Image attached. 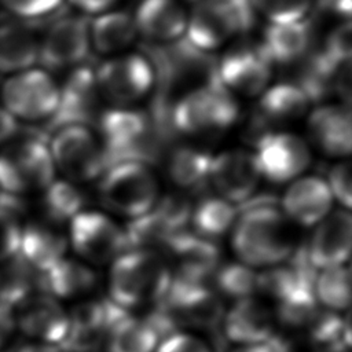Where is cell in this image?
I'll return each instance as SVG.
<instances>
[{
  "mask_svg": "<svg viewBox=\"0 0 352 352\" xmlns=\"http://www.w3.org/2000/svg\"><path fill=\"white\" fill-rule=\"evenodd\" d=\"M231 230L236 257L252 268L282 264L297 248L292 224L275 208L272 198H249L243 202Z\"/></svg>",
  "mask_w": 352,
  "mask_h": 352,
  "instance_id": "1",
  "label": "cell"
},
{
  "mask_svg": "<svg viewBox=\"0 0 352 352\" xmlns=\"http://www.w3.org/2000/svg\"><path fill=\"white\" fill-rule=\"evenodd\" d=\"M170 270L164 257L153 250H126L109 272V300L129 311L158 302L169 285Z\"/></svg>",
  "mask_w": 352,
  "mask_h": 352,
  "instance_id": "2",
  "label": "cell"
},
{
  "mask_svg": "<svg viewBox=\"0 0 352 352\" xmlns=\"http://www.w3.org/2000/svg\"><path fill=\"white\" fill-rule=\"evenodd\" d=\"M239 106L228 89L212 80L186 92L176 103L172 122L177 132L190 136L214 135L231 128Z\"/></svg>",
  "mask_w": 352,
  "mask_h": 352,
  "instance_id": "3",
  "label": "cell"
},
{
  "mask_svg": "<svg viewBox=\"0 0 352 352\" xmlns=\"http://www.w3.org/2000/svg\"><path fill=\"white\" fill-rule=\"evenodd\" d=\"M48 143L41 138L10 140L0 147V192L26 197L41 192L55 180Z\"/></svg>",
  "mask_w": 352,
  "mask_h": 352,
  "instance_id": "4",
  "label": "cell"
},
{
  "mask_svg": "<svg viewBox=\"0 0 352 352\" xmlns=\"http://www.w3.org/2000/svg\"><path fill=\"white\" fill-rule=\"evenodd\" d=\"M102 205L124 217L136 219L150 212L158 199V182L147 164L121 161L110 165L99 183Z\"/></svg>",
  "mask_w": 352,
  "mask_h": 352,
  "instance_id": "5",
  "label": "cell"
},
{
  "mask_svg": "<svg viewBox=\"0 0 352 352\" xmlns=\"http://www.w3.org/2000/svg\"><path fill=\"white\" fill-rule=\"evenodd\" d=\"M252 19L249 0H201L187 12L184 34L194 50L209 52L242 34Z\"/></svg>",
  "mask_w": 352,
  "mask_h": 352,
  "instance_id": "6",
  "label": "cell"
},
{
  "mask_svg": "<svg viewBox=\"0 0 352 352\" xmlns=\"http://www.w3.org/2000/svg\"><path fill=\"white\" fill-rule=\"evenodd\" d=\"M147 117L129 107H114L99 116V142L107 168L121 161L151 162L154 146Z\"/></svg>",
  "mask_w": 352,
  "mask_h": 352,
  "instance_id": "7",
  "label": "cell"
},
{
  "mask_svg": "<svg viewBox=\"0 0 352 352\" xmlns=\"http://www.w3.org/2000/svg\"><path fill=\"white\" fill-rule=\"evenodd\" d=\"M48 148L55 170L67 182H91L107 169L100 142L87 125H65L55 129Z\"/></svg>",
  "mask_w": 352,
  "mask_h": 352,
  "instance_id": "8",
  "label": "cell"
},
{
  "mask_svg": "<svg viewBox=\"0 0 352 352\" xmlns=\"http://www.w3.org/2000/svg\"><path fill=\"white\" fill-rule=\"evenodd\" d=\"M3 109L16 121L51 120L59 103V87L52 76L37 67L11 74L1 87Z\"/></svg>",
  "mask_w": 352,
  "mask_h": 352,
  "instance_id": "9",
  "label": "cell"
},
{
  "mask_svg": "<svg viewBox=\"0 0 352 352\" xmlns=\"http://www.w3.org/2000/svg\"><path fill=\"white\" fill-rule=\"evenodd\" d=\"M100 96L117 107H128L144 98L155 82V70L142 54L124 52L106 59L95 70Z\"/></svg>",
  "mask_w": 352,
  "mask_h": 352,
  "instance_id": "10",
  "label": "cell"
},
{
  "mask_svg": "<svg viewBox=\"0 0 352 352\" xmlns=\"http://www.w3.org/2000/svg\"><path fill=\"white\" fill-rule=\"evenodd\" d=\"M67 241L84 261L95 265L110 264L128 250L124 228L96 210H81L70 220Z\"/></svg>",
  "mask_w": 352,
  "mask_h": 352,
  "instance_id": "11",
  "label": "cell"
},
{
  "mask_svg": "<svg viewBox=\"0 0 352 352\" xmlns=\"http://www.w3.org/2000/svg\"><path fill=\"white\" fill-rule=\"evenodd\" d=\"M260 176L274 184L292 183L311 164L307 142L292 132H265L256 142L253 153Z\"/></svg>",
  "mask_w": 352,
  "mask_h": 352,
  "instance_id": "12",
  "label": "cell"
},
{
  "mask_svg": "<svg viewBox=\"0 0 352 352\" xmlns=\"http://www.w3.org/2000/svg\"><path fill=\"white\" fill-rule=\"evenodd\" d=\"M126 312L109 298L78 304L69 314L67 333L59 346L65 352H99L111 326Z\"/></svg>",
  "mask_w": 352,
  "mask_h": 352,
  "instance_id": "13",
  "label": "cell"
},
{
  "mask_svg": "<svg viewBox=\"0 0 352 352\" xmlns=\"http://www.w3.org/2000/svg\"><path fill=\"white\" fill-rule=\"evenodd\" d=\"M91 50L89 23L82 16H65L55 21L38 41V60L44 70L77 67Z\"/></svg>",
  "mask_w": 352,
  "mask_h": 352,
  "instance_id": "14",
  "label": "cell"
},
{
  "mask_svg": "<svg viewBox=\"0 0 352 352\" xmlns=\"http://www.w3.org/2000/svg\"><path fill=\"white\" fill-rule=\"evenodd\" d=\"M260 179L256 158L250 151L234 148L212 155L209 182L219 197L234 205L252 198Z\"/></svg>",
  "mask_w": 352,
  "mask_h": 352,
  "instance_id": "15",
  "label": "cell"
},
{
  "mask_svg": "<svg viewBox=\"0 0 352 352\" xmlns=\"http://www.w3.org/2000/svg\"><path fill=\"white\" fill-rule=\"evenodd\" d=\"M14 309L16 330L33 342L59 345L66 337L69 314L55 297L37 292Z\"/></svg>",
  "mask_w": 352,
  "mask_h": 352,
  "instance_id": "16",
  "label": "cell"
},
{
  "mask_svg": "<svg viewBox=\"0 0 352 352\" xmlns=\"http://www.w3.org/2000/svg\"><path fill=\"white\" fill-rule=\"evenodd\" d=\"M172 261L170 276L199 285H209L220 265V252L213 241L192 231L179 232L166 248Z\"/></svg>",
  "mask_w": 352,
  "mask_h": 352,
  "instance_id": "17",
  "label": "cell"
},
{
  "mask_svg": "<svg viewBox=\"0 0 352 352\" xmlns=\"http://www.w3.org/2000/svg\"><path fill=\"white\" fill-rule=\"evenodd\" d=\"M271 66L260 47L236 48L220 60L217 81L232 95L257 96L270 84Z\"/></svg>",
  "mask_w": 352,
  "mask_h": 352,
  "instance_id": "18",
  "label": "cell"
},
{
  "mask_svg": "<svg viewBox=\"0 0 352 352\" xmlns=\"http://www.w3.org/2000/svg\"><path fill=\"white\" fill-rule=\"evenodd\" d=\"M275 327L274 311L253 296L235 300L221 320L223 336L236 345L268 342L275 334Z\"/></svg>",
  "mask_w": 352,
  "mask_h": 352,
  "instance_id": "19",
  "label": "cell"
},
{
  "mask_svg": "<svg viewBox=\"0 0 352 352\" xmlns=\"http://www.w3.org/2000/svg\"><path fill=\"white\" fill-rule=\"evenodd\" d=\"M99 89L95 70L87 66H77L59 87V103L50 120L52 128L65 125H85L95 114L99 103Z\"/></svg>",
  "mask_w": 352,
  "mask_h": 352,
  "instance_id": "20",
  "label": "cell"
},
{
  "mask_svg": "<svg viewBox=\"0 0 352 352\" xmlns=\"http://www.w3.org/2000/svg\"><path fill=\"white\" fill-rule=\"evenodd\" d=\"M352 219L349 209L330 212L316 224L305 246L307 256L316 270L342 265L351 254Z\"/></svg>",
  "mask_w": 352,
  "mask_h": 352,
  "instance_id": "21",
  "label": "cell"
},
{
  "mask_svg": "<svg viewBox=\"0 0 352 352\" xmlns=\"http://www.w3.org/2000/svg\"><path fill=\"white\" fill-rule=\"evenodd\" d=\"M282 213L301 227L316 226L331 209L333 197L326 180L319 176H300L293 180L282 199Z\"/></svg>",
  "mask_w": 352,
  "mask_h": 352,
  "instance_id": "22",
  "label": "cell"
},
{
  "mask_svg": "<svg viewBox=\"0 0 352 352\" xmlns=\"http://www.w3.org/2000/svg\"><path fill=\"white\" fill-rule=\"evenodd\" d=\"M312 143L329 157H348L352 150L351 113L341 104H322L308 117Z\"/></svg>",
  "mask_w": 352,
  "mask_h": 352,
  "instance_id": "23",
  "label": "cell"
},
{
  "mask_svg": "<svg viewBox=\"0 0 352 352\" xmlns=\"http://www.w3.org/2000/svg\"><path fill=\"white\" fill-rule=\"evenodd\" d=\"M132 16L138 34L155 43H172L186 33L187 12L179 0H142Z\"/></svg>",
  "mask_w": 352,
  "mask_h": 352,
  "instance_id": "24",
  "label": "cell"
},
{
  "mask_svg": "<svg viewBox=\"0 0 352 352\" xmlns=\"http://www.w3.org/2000/svg\"><path fill=\"white\" fill-rule=\"evenodd\" d=\"M69 241L56 224L47 220L23 223L19 253L38 272H45L65 257Z\"/></svg>",
  "mask_w": 352,
  "mask_h": 352,
  "instance_id": "25",
  "label": "cell"
},
{
  "mask_svg": "<svg viewBox=\"0 0 352 352\" xmlns=\"http://www.w3.org/2000/svg\"><path fill=\"white\" fill-rule=\"evenodd\" d=\"M312 30L307 19L268 23L260 48L271 63L287 65L302 58L311 45Z\"/></svg>",
  "mask_w": 352,
  "mask_h": 352,
  "instance_id": "26",
  "label": "cell"
},
{
  "mask_svg": "<svg viewBox=\"0 0 352 352\" xmlns=\"http://www.w3.org/2000/svg\"><path fill=\"white\" fill-rule=\"evenodd\" d=\"M98 282L95 271L85 263L63 257L52 268L41 272L40 292L56 300H73L91 293Z\"/></svg>",
  "mask_w": 352,
  "mask_h": 352,
  "instance_id": "27",
  "label": "cell"
},
{
  "mask_svg": "<svg viewBox=\"0 0 352 352\" xmlns=\"http://www.w3.org/2000/svg\"><path fill=\"white\" fill-rule=\"evenodd\" d=\"M136 36L133 16L125 11H106L89 23L91 48L103 55H117L128 48Z\"/></svg>",
  "mask_w": 352,
  "mask_h": 352,
  "instance_id": "28",
  "label": "cell"
},
{
  "mask_svg": "<svg viewBox=\"0 0 352 352\" xmlns=\"http://www.w3.org/2000/svg\"><path fill=\"white\" fill-rule=\"evenodd\" d=\"M38 60V41L21 23L0 25V72L15 74L33 67Z\"/></svg>",
  "mask_w": 352,
  "mask_h": 352,
  "instance_id": "29",
  "label": "cell"
},
{
  "mask_svg": "<svg viewBox=\"0 0 352 352\" xmlns=\"http://www.w3.org/2000/svg\"><path fill=\"white\" fill-rule=\"evenodd\" d=\"M309 107V98L297 84L280 82L267 87L260 95L258 111L264 121L282 124L301 118Z\"/></svg>",
  "mask_w": 352,
  "mask_h": 352,
  "instance_id": "30",
  "label": "cell"
},
{
  "mask_svg": "<svg viewBox=\"0 0 352 352\" xmlns=\"http://www.w3.org/2000/svg\"><path fill=\"white\" fill-rule=\"evenodd\" d=\"M161 338L148 319L122 315L110 329L106 349L107 352H155Z\"/></svg>",
  "mask_w": 352,
  "mask_h": 352,
  "instance_id": "31",
  "label": "cell"
},
{
  "mask_svg": "<svg viewBox=\"0 0 352 352\" xmlns=\"http://www.w3.org/2000/svg\"><path fill=\"white\" fill-rule=\"evenodd\" d=\"M238 210L234 204L219 195L205 197L191 208L190 224L192 232L209 241L220 238L231 231Z\"/></svg>",
  "mask_w": 352,
  "mask_h": 352,
  "instance_id": "32",
  "label": "cell"
},
{
  "mask_svg": "<svg viewBox=\"0 0 352 352\" xmlns=\"http://www.w3.org/2000/svg\"><path fill=\"white\" fill-rule=\"evenodd\" d=\"M124 232L128 250L139 249L160 252L166 250L172 239L183 231L175 228L158 210L153 208L143 216L132 219L125 226Z\"/></svg>",
  "mask_w": 352,
  "mask_h": 352,
  "instance_id": "33",
  "label": "cell"
},
{
  "mask_svg": "<svg viewBox=\"0 0 352 352\" xmlns=\"http://www.w3.org/2000/svg\"><path fill=\"white\" fill-rule=\"evenodd\" d=\"M41 272L36 271L18 252L0 263V301L16 307L40 292Z\"/></svg>",
  "mask_w": 352,
  "mask_h": 352,
  "instance_id": "34",
  "label": "cell"
},
{
  "mask_svg": "<svg viewBox=\"0 0 352 352\" xmlns=\"http://www.w3.org/2000/svg\"><path fill=\"white\" fill-rule=\"evenodd\" d=\"M212 154L195 146L176 147L168 160L170 180L186 190L202 188L209 182Z\"/></svg>",
  "mask_w": 352,
  "mask_h": 352,
  "instance_id": "35",
  "label": "cell"
},
{
  "mask_svg": "<svg viewBox=\"0 0 352 352\" xmlns=\"http://www.w3.org/2000/svg\"><path fill=\"white\" fill-rule=\"evenodd\" d=\"M40 201L43 219L59 226L84 210L85 197L74 183L55 179L41 191Z\"/></svg>",
  "mask_w": 352,
  "mask_h": 352,
  "instance_id": "36",
  "label": "cell"
},
{
  "mask_svg": "<svg viewBox=\"0 0 352 352\" xmlns=\"http://www.w3.org/2000/svg\"><path fill=\"white\" fill-rule=\"evenodd\" d=\"M349 286V268L346 265L323 268L315 276L314 296L316 302L327 311H346L351 302Z\"/></svg>",
  "mask_w": 352,
  "mask_h": 352,
  "instance_id": "37",
  "label": "cell"
},
{
  "mask_svg": "<svg viewBox=\"0 0 352 352\" xmlns=\"http://www.w3.org/2000/svg\"><path fill=\"white\" fill-rule=\"evenodd\" d=\"M308 337L320 352H346L351 346L349 316L341 318L337 312L319 311L308 329Z\"/></svg>",
  "mask_w": 352,
  "mask_h": 352,
  "instance_id": "38",
  "label": "cell"
},
{
  "mask_svg": "<svg viewBox=\"0 0 352 352\" xmlns=\"http://www.w3.org/2000/svg\"><path fill=\"white\" fill-rule=\"evenodd\" d=\"M212 280L223 296L235 301L257 293L258 272L241 261L220 264Z\"/></svg>",
  "mask_w": 352,
  "mask_h": 352,
  "instance_id": "39",
  "label": "cell"
},
{
  "mask_svg": "<svg viewBox=\"0 0 352 352\" xmlns=\"http://www.w3.org/2000/svg\"><path fill=\"white\" fill-rule=\"evenodd\" d=\"M22 197L0 192V263L19 252L23 206Z\"/></svg>",
  "mask_w": 352,
  "mask_h": 352,
  "instance_id": "40",
  "label": "cell"
},
{
  "mask_svg": "<svg viewBox=\"0 0 352 352\" xmlns=\"http://www.w3.org/2000/svg\"><path fill=\"white\" fill-rule=\"evenodd\" d=\"M253 10L268 23H286L305 19L312 0H249Z\"/></svg>",
  "mask_w": 352,
  "mask_h": 352,
  "instance_id": "41",
  "label": "cell"
},
{
  "mask_svg": "<svg viewBox=\"0 0 352 352\" xmlns=\"http://www.w3.org/2000/svg\"><path fill=\"white\" fill-rule=\"evenodd\" d=\"M63 0H0V4L21 19H38L55 12Z\"/></svg>",
  "mask_w": 352,
  "mask_h": 352,
  "instance_id": "42",
  "label": "cell"
},
{
  "mask_svg": "<svg viewBox=\"0 0 352 352\" xmlns=\"http://www.w3.org/2000/svg\"><path fill=\"white\" fill-rule=\"evenodd\" d=\"M351 180V164L338 162L330 168L326 182L333 199L336 198L342 206H345V209H349L352 204Z\"/></svg>",
  "mask_w": 352,
  "mask_h": 352,
  "instance_id": "43",
  "label": "cell"
},
{
  "mask_svg": "<svg viewBox=\"0 0 352 352\" xmlns=\"http://www.w3.org/2000/svg\"><path fill=\"white\" fill-rule=\"evenodd\" d=\"M155 352H212V349L197 336L177 331L162 340Z\"/></svg>",
  "mask_w": 352,
  "mask_h": 352,
  "instance_id": "44",
  "label": "cell"
},
{
  "mask_svg": "<svg viewBox=\"0 0 352 352\" xmlns=\"http://www.w3.org/2000/svg\"><path fill=\"white\" fill-rule=\"evenodd\" d=\"M268 342L275 352H320L308 336H283L275 333Z\"/></svg>",
  "mask_w": 352,
  "mask_h": 352,
  "instance_id": "45",
  "label": "cell"
},
{
  "mask_svg": "<svg viewBox=\"0 0 352 352\" xmlns=\"http://www.w3.org/2000/svg\"><path fill=\"white\" fill-rule=\"evenodd\" d=\"M16 331L14 307L0 301V351L10 342Z\"/></svg>",
  "mask_w": 352,
  "mask_h": 352,
  "instance_id": "46",
  "label": "cell"
},
{
  "mask_svg": "<svg viewBox=\"0 0 352 352\" xmlns=\"http://www.w3.org/2000/svg\"><path fill=\"white\" fill-rule=\"evenodd\" d=\"M67 1L81 12L96 16L99 14L110 11L118 0H67Z\"/></svg>",
  "mask_w": 352,
  "mask_h": 352,
  "instance_id": "47",
  "label": "cell"
},
{
  "mask_svg": "<svg viewBox=\"0 0 352 352\" xmlns=\"http://www.w3.org/2000/svg\"><path fill=\"white\" fill-rule=\"evenodd\" d=\"M16 129H18L16 120L1 107L0 109V147L12 139Z\"/></svg>",
  "mask_w": 352,
  "mask_h": 352,
  "instance_id": "48",
  "label": "cell"
},
{
  "mask_svg": "<svg viewBox=\"0 0 352 352\" xmlns=\"http://www.w3.org/2000/svg\"><path fill=\"white\" fill-rule=\"evenodd\" d=\"M320 6L324 11L340 16H349L351 0H320Z\"/></svg>",
  "mask_w": 352,
  "mask_h": 352,
  "instance_id": "49",
  "label": "cell"
},
{
  "mask_svg": "<svg viewBox=\"0 0 352 352\" xmlns=\"http://www.w3.org/2000/svg\"><path fill=\"white\" fill-rule=\"evenodd\" d=\"M15 352H65L59 345L41 344V342H28L19 346Z\"/></svg>",
  "mask_w": 352,
  "mask_h": 352,
  "instance_id": "50",
  "label": "cell"
},
{
  "mask_svg": "<svg viewBox=\"0 0 352 352\" xmlns=\"http://www.w3.org/2000/svg\"><path fill=\"white\" fill-rule=\"evenodd\" d=\"M228 352H275L270 342L250 344V345H236Z\"/></svg>",
  "mask_w": 352,
  "mask_h": 352,
  "instance_id": "51",
  "label": "cell"
}]
</instances>
